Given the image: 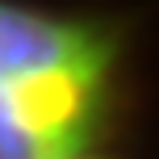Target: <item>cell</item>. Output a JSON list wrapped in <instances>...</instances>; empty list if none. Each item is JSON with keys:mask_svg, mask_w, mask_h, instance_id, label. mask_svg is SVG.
<instances>
[{"mask_svg": "<svg viewBox=\"0 0 159 159\" xmlns=\"http://www.w3.org/2000/svg\"><path fill=\"white\" fill-rule=\"evenodd\" d=\"M113 25L0 0V159H84L117 101Z\"/></svg>", "mask_w": 159, "mask_h": 159, "instance_id": "1", "label": "cell"}]
</instances>
